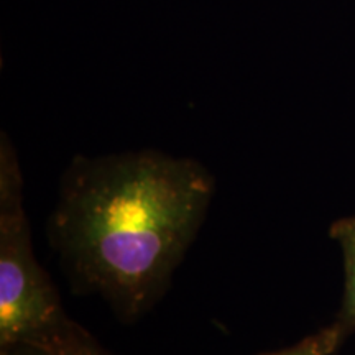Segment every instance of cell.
I'll list each match as a JSON object with an SVG mask.
<instances>
[{"label":"cell","mask_w":355,"mask_h":355,"mask_svg":"<svg viewBox=\"0 0 355 355\" xmlns=\"http://www.w3.org/2000/svg\"><path fill=\"white\" fill-rule=\"evenodd\" d=\"M212 194L214 178L196 159L155 150L78 157L61 176L48 235L76 291L132 322L165 295Z\"/></svg>","instance_id":"obj_1"},{"label":"cell","mask_w":355,"mask_h":355,"mask_svg":"<svg viewBox=\"0 0 355 355\" xmlns=\"http://www.w3.org/2000/svg\"><path fill=\"white\" fill-rule=\"evenodd\" d=\"M66 318L55 285L38 263L24 209V180L10 140L0 144V349Z\"/></svg>","instance_id":"obj_2"},{"label":"cell","mask_w":355,"mask_h":355,"mask_svg":"<svg viewBox=\"0 0 355 355\" xmlns=\"http://www.w3.org/2000/svg\"><path fill=\"white\" fill-rule=\"evenodd\" d=\"M0 350L8 355H114L68 316Z\"/></svg>","instance_id":"obj_3"},{"label":"cell","mask_w":355,"mask_h":355,"mask_svg":"<svg viewBox=\"0 0 355 355\" xmlns=\"http://www.w3.org/2000/svg\"><path fill=\"white\" fill-rule=\"evenodd\" d=\"M329 235L340 247L344 259V295L336 319L329 326L339 337L340 345H344L355 334V214L332 222Z\"/></svg>","instance_id":"obj_4"},{"label":"cell","mask_w":355,"mask_h":355,"mask_svg":"<svg viewBox=\"0 0 355 355\" xmlns=\"http://www.w3.org/2000/svg\"><path fill=\"white\" fill-rule=\"evenodd\" d=\"M343 345L339 343V337L331 326L306 336L300 343L290 345V347L266 352L260 355H334Z\"/></svg>","instance_id":"obj_5"},{"label":"cell","mask_w":355,"mask_h":355,"mask_svg":"<svg viewBox=\"0 0 355 355\" xmlns=\"http://www.w3.org/2000/svg\"><path fill=\"white\" fill-rule=\"evenodd\" d=\"M0 355H8V354L6 352V350H0Z\"/></svg>","instance_id":"obj_6"}]
</instances>
